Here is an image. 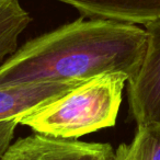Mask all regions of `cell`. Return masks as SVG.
Here are the masks:
<instances>
[{"label": "cell", "mask_w": 160, "mask_h": 160, "mask_svg": "<svg viewBox=\"0 0 160 160\" xmlns=\"http://www.w3.org/2000/svg\"><path fill=\"white\" fill-rule=\"evenodd\" d=\"M31 22L20 0H0V65L18 48V40Z\"/></svg>", "instance_id": "52a82bcc"}, {"label": "cell", "mask_w": 160, "mask_h": 160, "mask_svg": "<svg viewBox=\"0 0 160 160\" xmlns=\"http://www.w3.org/2000/svg\"><path fill=\"white\" fill-rule=\"evenodd\" d=\"M147 45L137 72L127 81L131 113L137 127L160 126V20L144 25Z\"/></svg>", "instance_id": "3957f363"}, {"label": "cell", "mask_w": 160, "mask_h": 160, "mask_svg": "<svg viewBox=\"0 0 160 160\" xmlns=\"http://www.w3.org/2000/svg\"><path fill=\"white\" fill-rule=\"evenodd\" d=\"M132 144L139 160H160V126L137 127Z\"/></svg>", "instance_id": "ba28073f"}, {"label": "cell", "mask_w": 160, "mask_h": 160, "mask_svg": "<svg viewBox=\"0 0 160 160\" xmlns=\"http://www.w3.org/2000/svg\"><path fill=\"white\" fill-rule=\"evenodd\" d=\"M135 149L133 144H121L115 150V160H135Z\"/></svg>", "instance_id": "30bf717a"}, {"label": "cell", "mask_w": 160, "mask_h": 160, "mask_svg": "<svg viewBox=\"0 0 160 160\" xmlns=\"http://www.w3.org/2000/svg\"><path fill=\"white\" fill-rule=\"evenodd\" d=\"M134 146V145H133ZM134 149H135V147H134ZM135 155H136V158H135V160H139L138 159V156H137V152H136V149H135Z\"/></svg>", "instance_id": "8fae6325"}, {"label": "cell", "mask_w": 160, "mask_h": 160, "mask_svg": "<svg viewBox=\"0 0 160 160\" xmlns=\"http://www.w3.org/2000/svg\"><path fill=\"white\" fill-rule=\"evenodd\" d=\"M19 120H10L0 122V160L2 159L3 155L10 145L12 144L14 132L19 125Z\"/></svg>", "instance_id": "9c48e42d"}, {"label": "cell", "mask_w": 160, "mask_h": 160, "mask_svg": "<svg viewBox=\"0 0 160 160\" xmlns=\"http://www.w3.org/2000/svg\"><path fill=\"white\" fill-rule=\"evenodd\" d=\"M147 45L145 29L108 19L78 20L32 38L0 65V87L85 82L105 73L134 77Z\"/></svg>", "instance_id": "6da1fadb"}, {"label": "cell", "mask_w": 160, "mask_h": 160, "mask_svg": "<svg viewBox=\"0 0 160 160\" xmlns=\"http://www.w3.org/2000/svg\"><path fill=\"white\" fill-rule=\"evenodd\" d=\"M77 9L82 16L145 25L160 20V0H54Z\"/></svg>", "instance_id": "8992f818"}, {"label": "cell", "mask_w": 160, "mask_h": 160, "mask_svg": "<svg viewBox=\"0 0 160 160\" xmlns=\"http://www.w3.org/2000/svg\"><path fill=\"white\" fill-rule=\"evenodd\" d=\"M1 160H115L105 142H83L32 134L12 142Z\"/></svg>", "instance_id": "277c9868"}, {"label": "cell", "mask_w": 160, "mask_h": 160, "mask_svg": "<svg viewBox=\"0 0 160 160\" xmlns=\"http://www.w3.org/2000/svg\"><path fill=\"white\" fill-rule=\"evenodd\" d=\"M128 77L105 73L81 82L19 122L36 134L72 139L115 125Z\"/></svg>", "instance_id": "7a4b0ae2"}, {"label": "cell", "mask_w": 160, "mask_h": 160, "mask_svg": "<svg viewBox=\"0 0 160 160\" xmlns=\"http://www.w3.org/2000/svg\"><path fill=\"white\" fill-rule=\"evenodd\" d=\"M81 82H32L0 87V122L21 121Z\"/></svg>", "instance_id": "5b68a950"}]
</instances>
